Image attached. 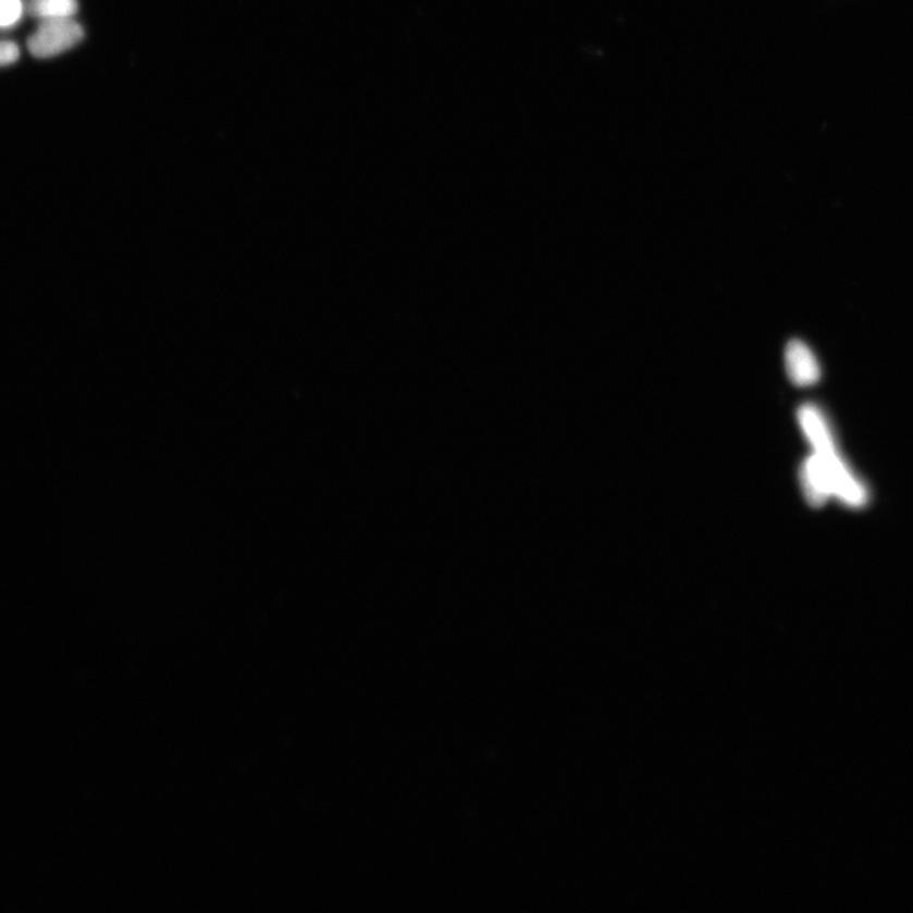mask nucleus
Returning a JSON list of instances; mask_svg holds the SVG:
<instances>
[{"label":"nucleus","instance_id":"nucleus-5","mask_svg":"<svg viewBox=\"0 0 913 913\" xmlns=\"http://www.w3.org/2000/svg\"><path fill=\"white\" fill-rule=\"evenodd\" d=\"M801 483L805 501L815 508L834 498L830 472L825 459L813 452L801 467Z\"/></svg>","mask_w":913,"mask_h":913},{"label":"nucleus","instance_id":"nucleus-8","mask_svg":"<svg viewBox=\"0 0 913 913\" xmlns=\"http://www.w3.org/2000/svg\"><path fill=\"white\" fill-rule=\"evenodd\" d=\"M20 58V48L12 41H0V66L15 63Z\"/></svg>","mask_w":913,"mask_h":913},{"label":"nucleus","instance_id":"nucleus-7","mask_svg":"<svg viewBox=\"0 0 913 913\" xmlns=\"http://www.w3.org/2000/svg\"><path fill=\"white\" fill-rule=\"evenodd\" d=\"M23 12H25V5L22 0H0V28L8 29L17 26Z\"/></svg>","mask_w":913,"mask_h":913},{"label":"nucleus","instance_id":"nucleus-2","mask_svg":"<svg viewBox=\"0 0 913 913\" xmlns=\"http://www.w3.org/2000/svg\"><path fill=\"white\" fill-rule=\"evenodd\" d=\"M819 456L825 459L828 472H830L834 498H838L840 503L851 509L864 508L869 501L868 489L851 470L846 459L841 457L840 452Z\"/></svg>","mask_w":913,"mask_h":913},{"label":"nucleus","instance_id":"nucleus-6","mask_svg":"<svg viewBox=\"0 0 913 913\" xmlns=\"http://www.w3.org/2000/svg\"><path fill=\"white\" fill-rule=\"evenodd\" d=\"M79 10L78 0H29L27 11L40 21L73 18Z\"/></svg>","mask_w":913,"mask_h":913},{"label":"nucleus","instance_id":"nucleus-3","mask_svg":"<svg viewBox=\"0 0 913 913\" xmlns=\"http://www.w3.org/2000/svg\"><path fill=\"white\" fill-rule=\"evenodd\" d=\"M802 432L811 444L813 454L830 455L839 452L830 421L815 404H804L797 414Z\"/></svg>","mask_w":913,"mask_h":913},{"label":"nucleus","instance_id":"nucleus-4","mask_svg":"<svg viewBox=\"0 0 913 913\" xmlns=\"http://www.w3.org/2000/svg\"><path fill=\"white\" fill-rule=\"evenodd\" d=\"M786 371L790 381L798 387L816 385L821 380V366L813 350L802 341L793 340L785 351Z\"/></svg>","mask_w":913,"mask_h":913},{"label":"nucleus","instance_id":"nucleus-1","mask_svg":"<svg viewBox=\"0 0 913 913\" xmlns=\"http://www.w3.org/2000/svg\"><path fill=\"white\" fill-rule=\"evenodd\" d=\"M84 38V29L73 18L41 21L29 36L27 48L35 58L48 59L75 48Z\"/></svg>","mask_w":913,"mask_h":913}]
</instances>
